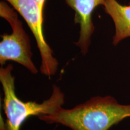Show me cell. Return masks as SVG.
<instances>
[{
    "label": "cell",
    "mask_w": 130,
    "mask_h": 130,
    "mask_svg": "<svg viewBox=\"0 0 130 130\" xmlns=\"http://www.w3.org/2000/svg\"><path fill=\"white\" fill-rule=\"evenodd\" d=\"M22 16L35 37L39 51L40 71L48 78L56 74L58 61L45 39L43 28V10L35 0H6Z\"/></svg>",
    "instance_id": "277c9868"
},
{
    "label": "cell",
    "mask_w": 130,
    "mask_h": 130,
    "mask_svg": "<svg viewBox=\"0 0 130 130\" xmlns=\"http://www.w3.org/2000/svg\"><path fill=\"white\" fill-rule=\"evenodd\" d=\"M75 12L74 23L78 24V39L75 42L81 53L86 56L91 44L92 36L95 31L92 14L99 6H104V0H63Z\"/></svg>",
    "instance_id": "5b68a950"
},
{
    "label": "cell",
    "mask_w": 130,
    "mask_h": 130,
    "mask_svg": "<svg viewBox=\"0 0 130 130\" xmlns=\"http://www.w3.org/2000/svg\"><path fill=\"white\" fill-rule=\"evenodd\" d=\"M13 66L9 64L0 68V81L3 87V110L6 116L7 130H20L27 119L31 116L49 115L62 107L64 94L56 84L53 86L51 96L42 103L21 100L16 95L13 75Z\"/></svg>",
    "instance_id": "7a4b0ae2"
},
{
    "label": "cell",
    "mask_w": 130,
    "mask_h": 130,
    "mask_svg": "<svg viewBox=\"0 0 130 130\" xmlns=\"http://www.w3.org/2000/svg\"><path fill=\"white\" fill-rule=\"evenodd\" d=\"M103 6L115 24L113 45L116 46L122 40L130 37V4L122 5L117 0H104Z\"/></svg>",
    "instance_id": "8992f818"
},
{
    "label": "cell",
    "mask_w": 130,
    "mask_h": 130,
    "mask_svg": "<svg viewBox=\"0 0 130 130\" xmlns=\"http://www.w3.org/2000/svg\"><path fill=\"white\" fill-rule=\"evenodd\" d=\"M13 7L4 1L0 2V16L12 27L11 34L1 35L0 42V64L3 66L8 61L19 63L32 74L39 71L32 61L30 37L24 30L22 21Z\"/></svg>",
    "instance_id": "3957f363"
},
{
    "label": "cell",
    "mask_w": 130,
    "mask_h": 130,
    "mask_svg": "<svg viewBox=\"0 0 130 130\" xmlns=\"http://www.w3.org/2000/svg\"><path fill=\"white\" fill-rule=\"evenodd\" d=\"M130 118V105L121 104L110 96L92 97L71 108L61 107L38 117L49 124L61 125L71 130H109Z\"/></svg>",
    "instance_id": "6da1fadb"
},
{
    "label": "cell",
    "mask_w": 130,
    "mask_h": 130,
    "mask_svg": "<svg viewBox=\"0 0 130 130\" xmlns=\"http://www.w3.org/2000/svg\"><path fill=\"white\" fill-rule=\"evenodd\" d=\"M35 1L39 4L40 7L43 10V7H44L45 3L46 1V0H35Z\"/></svg>",
    "instance_id": "52a82bcc"
}]
</instances>
